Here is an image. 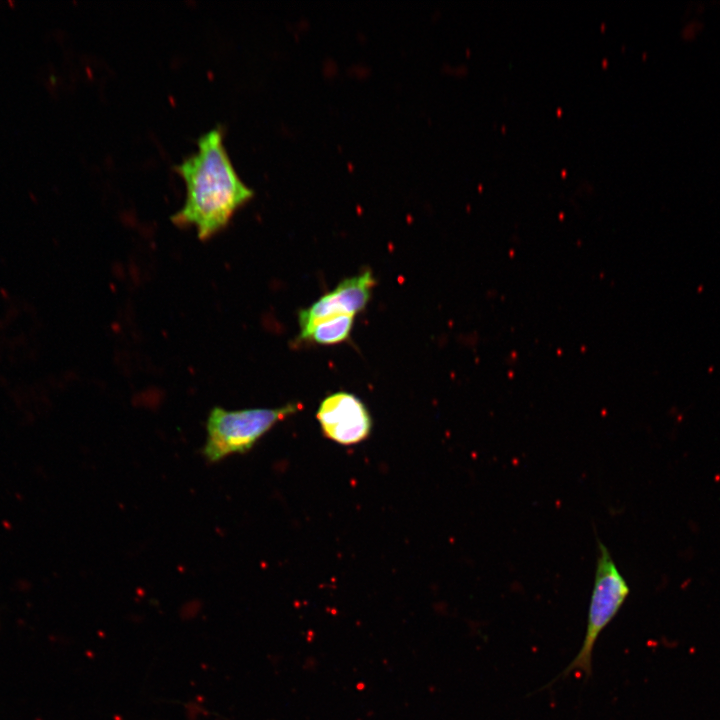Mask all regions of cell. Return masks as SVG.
<instances>
[{"instance_id": "1", "label": "cell", "mask_w": 720, "mask_h": 720, "mask_svg": "<svg viewBox=\"0 0 720 720\" xmlns=\"http://www.w3.org/2000/svg\"><path fill=\"white\" fill-rule=\"evenodd\" d=\"M175 169L186 184V200L172 221L178 226H194L201 240L223 229L253 196L231 162L220 127L199 137L197 150Z\"/></svg>"}, {"instance_id": "2", "label": "cell", "mask_w": 720, "mask_h": 720, "mask_svg": "<svg viewBox=\"0 0 720 720\" xmlns=\"http://www.w3.org/2000/svg\"><path fill=\"white\" fill-rule=\"evenodd\" d=\"M300 408L297 403L235 411L214 407L208 416L202 454L209 463H214L231 454L248 452L279 421Z\"/></svg>"}, {"instance_id": "3", "label": "cell", "mask_w": 720, "mask_h": 720, "mask_svg": "<svg viewBox=\"0 0 720 720\" xmlns=\"http://www.w3.org/2000/svg\"><path fill=\"white\" fill-rule=\"evenodd\" d=\"M597 548L596 571L584 640L579 652L564 669L562 676H567L574 671L580 672L586 677L591 675L595 643L602 631L618 614L630 592L609 549L598 538Z\"/></svg>"}, {"instance_id": "4", "label": "cell", "mask_w": 720, "mask_h": 720, "mask_svg": "<svg viewBox=\"0 0 720 720\" xmlns=\"http://www.w3.org/2000/svg\"><path fill=\"white\" fill-rule=\"evenodd\" d=\"M326 438L341 445H354L366 440L372 430L371 415L360 398L348 392L325 397L316 413Z\"/></svg>"}, {"instance_id": "5", "label": "cell", "mask_w": 720, "mask_h": 720, "mask_svg": "<svg viewBox=\"0 0 720 720\" xmlns=\"http://www.w3.org/2000/svg\"><path fill=\"white\" fill-rule=\"evenodd\" d=\"M376 280L370 271L341 281L308 308L298 313L299 338L304 340L312 327L320 321L362 311L371 296Z\"/></svg>"}, {"instance_id": "6", "label": "cell", "mask_w": 720, "mask_h": 720, "mask_svg": "<svg viewBox=\"0 0 720 720\" xmlns=\"http://www.w3.org/2000/svg\"><path fill=\"white\" fill-rule=\"evenodd\" d=\"M354 316L343 315L315 324L304 340L322 345L338 344L345 341L352 330Z\"/></svg>"}]
</instances>
